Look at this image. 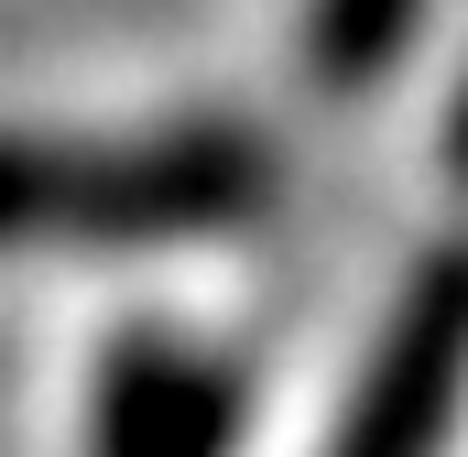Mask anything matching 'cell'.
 Returning a JSON list of instances; mask_svg holds the SVG:
<instances>
[{
  "instance_id": "1",
  "label": "cell",
  "mask_w": 468,
  "mask_h": 457,
  "mask_svg": "<svg viewBox=\"0 0 468 457\" xmlns=\"http://www.w3.org/2000/svg\"><path fill=\"white\" fill-rule=\"evenodd\" d=\"M272 207V142L239 120L164 131H0V250L218 239Z\"/></svg>"
},
{
  "instance_id": "2",
  "label": "cell",
  "mask_w": 468,
  "mask_h": 457,
  "mask_svg": "<svg viewBox=\"0 0 468 457\" xmlns=\"http://www.w3.org/2000/svg\"><path fill=\"white\" fill-rule=\"evenodd\" d=\"M468 414V239H436L381 305L370 359L316 457H447Z\"/></svg>"
},
{
  "instance_id": "3",
  "label": "cell",
  "mask_w": 468,
  "mask_h": 457,
  "mask_svg": "<svg viewBox=\"0 0 468 457\" xmlns=\"http://www.w3.org/2000/svg\"><path fill=\"white\" fill-rule=\"evenodd\" d=\"M250 370L186 327H120L88 370V457H239Z\"/></svg>"
},
{
  "instance_id": "4",
  "label": "cell",
  "mask_w": 468,
  "mask_h": 457,
  "mask_svg": "<svg viewBox=\"0 0 468 457\" xmlns=\"http://www.w3.org/2000/svg\"><path fill=\"white\" fill-rule=\"evenodd\" d=\"M425 22H436V0H305V66L327 99H359L414 55Z\"/></svg>"
},
{
  "instance_id": "5",
  "label": "cell",
  "mask_w": 468,
  "mask_h": 457,
  "mask_svg": "<svg viewBox=\"0 0 468 457\" xmlns=\"http://www.w3.org/2000/svg\"><path fill=\"white\" fill-rule=\"evenodd\" d=\"M447 175H458V197H468V66H458V99H447Z\"/></svg>"
}]
</instances>
